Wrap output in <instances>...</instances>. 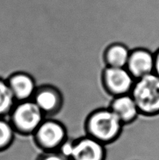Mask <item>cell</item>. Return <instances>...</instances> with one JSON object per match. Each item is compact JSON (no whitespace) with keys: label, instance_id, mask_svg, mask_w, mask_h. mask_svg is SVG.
<instances>
[{"label":"cell","instance_id":"8992f818","mask_svg":"<svg viewBox=\"0 0 159 160\" xmlns=\"http://www.w3.org/2000/svg\"><path fill=\"white\" fill-rule=\"evenodd\" d=\"M106 145L96 139L85 135L73 139L69 160H106Z\"/></svg>","mask_w":159,"mask_h":160},{"label":"cell","instance_id":"5bb4252c","mask_svg":"<svg viewBox=\"0 0 159 160\" xmlns=\"http://www.w3.org/2000/svg\"><path fill=\"white\" fill-rule=\"evenodd\" d=\"M35 160H69L59 152H48L41 153Z\"/></svg>","mask_w":159,"mask_h":160},{"label":"cell","instance_id":"7a4b0ae2","mask_svg":"<svg viewBox=\"0 0 159 160\" xmlns=\"http://www.w3.org/2000/svg\"><path fill=\"white\" fill-rule=\"evenodd\" d=\"M140 115H159V77L154 73L136 80L130 92Z\"/></svg>","mask_w":159,"mask_h":160},{"label":"cell","instance_id":"277c9868","mask_svg":"<svg viewBox=\"0 0 159 160\" xmlns=\"http://www.w3.org/2000/svg\"><path fill=\"white\" fill-rule=\"evenodd\" d=\"M32 137L36 146L43 152H58L69 138L68 130L62 122L46 117Z\"/></svg>","mask_w":159,"mask_h":160},{"label":"cell","instance_id":"ba28073f","mask_svg":"<svg viewBox=\"0 0 159 160\" xmlns=\"http://www.w3.org/2000/svg\"><path fill=\"white\" fill-rule=\"evenodd\" d=\"M126 69L135 80L154 71V52L145 48H136L130 51Z\"/></svg>","mask_w":159,"mask_h":160},{"label":"cell","instance_id":"30bf717a","mask_svg":"<svg viewBox=\"0 0 159 160\" xmlns=\"http://www.w3.org/2000/svg\"><path fill=\"white\" fill-rule=\"evenodd\" d=\"M108 107L118 117L123 125L130 124L140 115L137 103L130 94L112 98Z\"/></svg>","mask_w":159,"mask_h":160},{"label":"cell","instance_id":"52a82bcc","mask_svg":"<svg viewBox=\"0 0 159 160\" xmlns=\"http://www.w3.org/2000/svg\"><path fill=\"white\" fill-rule=\"evenodd\" d=\"M33 101L44 112L45 117H52L61 110L63 105L62 92L51 84L37 86Z\"/></svg>","mask_w":159,"mask_h":160},{"label":"cell","instance_id":"7c38bea8","mask_svg":"<svg viewBox=\"0 0 159 160\" xmlns=\"http://www.w3.org/2000/svg\"><path fill=\"white\" fill-rule=\"evenodd\" d=\"M6 78L0 76V117H8L16 104Z\"/></svg>","mask_w":159,"mask_h":160},{"label":"cell","instance_id":"6da1fadb","mask_svg":"<svg viewBox=\"0 0 159 160\" xmlns=\"http://www.w3.org/2000/svg\"><path fill=\"white\" fill-rule=\"evenodd\" d=\"M123 126L118 117L106 107L94 109L88 114L84 129L87 135L108 145L119 138Z\"/></svg>","mask_w":159,"mask_h":160},{"label":"cell","instance_id":"8fae6325","mask_svg":"<svg viewBox=\"0 0 159 160\" xmlns=\"http://www.w3.org/2000/svg\"><path fill=\"white\" fill-rule=\"evenodd\" d=\"M131 50L123 43L111 44L105 48L103 54L105 67H126Z\"/></svg>","mask_w":159,"mask_h":160},{"label":"cell","instance_id":"5b68a950","mask_svg":"<svg viewBox=\"0 0 159 160\" xmlns=\"http://www.w3.org/2000/svg\"><path fill=\"white\" fill-rule=\"evenodd\" d=\"M136 80L126 67H105L101 73V83L112 98L130 94Z\"/></svg>","mask_w":159,"mask_h":160},{"label":"cell","instance_id":"9a60e30c","mask_svg":"<svg viewBox=\"0 0 159 160\" xmlns=\"http://www.w3.org/2000/svg\"><path fill=\"white\" fill-rule=\"evenodd\" d=\"M157 76L159 77V48L154 52V71Z\"/></svg>","mask_w":159,"mask_h":160},{"label":"cell","instance_id":"3957f363","mask_svg":"<svg viewBox=\"0 0 159 160\" xmlns=\"http://www.w3.org/2000/svg\"><path fill=\"white\" fill-rule=\"evenodd\" d=\"M8 118L17 134L32 136L46 117L31 99L17 102Z\"/></svg>","mask_w":159,"mask_h":160},{"label":"cell","instance_id":"9c48e42d","mask_svg":"<svg viewBox=\"0 0 159 160\" xmlns=\"http://www.w3.org/2000/svg\"><path fill=\"white\" fill-rule=\"evenodd\" d=\"M6 78L16 102L32 99L37 85L35 79L30 73L16 71L11 73Z\"/></svg>","mask_w":159,"mask_h":160},{"label":"cell","instance_id":"4fadbf2b","mask_svg":"<svg viewBox=\"0 0 159 160\" xmlns=\"http://www.w3.org/2000/svg\"><path fill=\"white\" fill-rule=\"evenodd\" d=\"M15 130L8 117H0V153L7 151L13 144Z\"/></svg>","mask_w":159,"mask_h":160}]
</instances>
